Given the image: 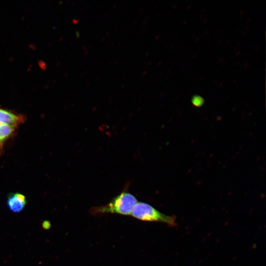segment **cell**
Listing matches in <instances>:
<instances>
[{"label": "cell", "instance_id": "cell-1", "mask_svg": "<svg viewBox=\"0 0 266 266\" xmlns=\"http://www.w3.org/2000/svg\"><path fill=\"white\" fill-rule=\"evenodd\" d=\"M137 201L135 197L130 193L128 189H125L107 204L92 207L89 212L90 215L95 217L102 216L106 214L131 215L132 210Z\"/></svg>", "mask_w": 266, "mask_h": 266}, {"label": "cell", "instance_id": "cell-2", "mask_svg": "<svg viewBox=\"0 0 266 266\" xmlns=\"http://www.w3.org/2000/svg\"><path fill=\"white\" fill-rule=\"evenodd\" d=\"M131 215L142 221L165 223L170 226L176 225V217L166 215L158 211L150 204L137 201L134 206Z\"/></svg>", "mask_w": 266, "mask_h": 266}, {"label": "cell", "instance_id": "cell-3", "mask_svg": "<svg viewBox=\"0 0 266 266\" xmlns=\"http://www.w3.org/2000/svg\"><path fill=\"white\" fill-rule=\"evenodd\" d=\"M25 118L19 114H16L10 111L0 108V124L6 125L17 128L23 123Z\"/></svg>", "mask_w": 266, "mask_h": 266}, {"label": "cell", "instance_id": "cell-4", "mask_svg": "<svg viewBox=\"0 0 266 266\" xmlns=\"http://www.w3.org/2000/svg\"><path fill=\"white\" fill-rule=\"evenodd\" d=\"M7 205L9 209L14 213H19L25 207L27 204L26 197L19 193H12L7 199Z\"/></svg>", "mask_w": 266, "mask_h": 266}, {"label": "cell", "instance_id": "cell-5", "mask_svg": "<svg viewBox=\"0 0 266 266\" xmlns=\"http://www.w3.org/2000/svg\"><path fill=\"white\" fill-rule=\"evenodd\" d=\"M17 128L0 124V149H2L5 142L14 134Z\"/></svg>", "mask_w": 266, "mask_h": 266}, {"label": "cell", "instance_id": "cell-6", "mask_svg": "<svg viewBox=\"0 0 266 266\" xmlns=\"http://www.w3.org/2000/svg\"><path fill=\"white\" fill-rule=\"evenodd\" d=\"M51 224L49 221H44L42 222V227L45 230H48L51 227Z\"/></svg>", "mask_w": 266, "mask_h": 266}]
</instances>
